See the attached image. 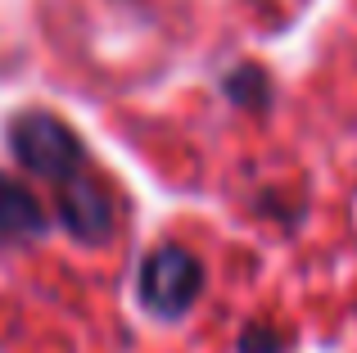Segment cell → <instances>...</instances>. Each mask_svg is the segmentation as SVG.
<instances>
[{
  "label": "cell",
  "mask_w": 357,
  "mask_h": 353,
  "mask_svg": "<svg viewBox=\"0 0 357 353\" xmlns=\"http://www.w3.org/2000/svg\"><path fill=\"white\" fill-rule=\"evenodd\" d=\"M199 285H204L199 258L176 249V245L149 254L145 267H140V299H145V308H154L158 317H181L195 303Z\"/></svg>",
  "instance_id": "obj_2"
},
{
  "label": "cell",
  "mask_w": 357,
  "mask_h": 353,
  "mask_svg": "<svg viewBox=\"0 0 357 353\" xmlns=\"http://www.w3.org/2000/svg\"><path fill=\"white\" fill-rule=\"evenodd\" d=\"M54 190H59V218H63V227H68L77 240L100 245V240L114 231V195H109V186L100 181L96 172L82 168L77 176H68V181L54 186Z\"/></svg>",
  "instance_id": "obj_3"
},
{
  "label": "cell",
  "mask_w": 357,
  "mask_h": 353,
  "mask_svg": "<svg viewBox=\"0 0 357 353\" xmlns=\"http://www.w3.org/2000/svg\"><path fill=\"white\" fill-rule=\"evenodd\" d=\"M0 231L9 240H32L45 231V213L36 204V195L27 186L9 181V176H0Z\"/></svg>",
  "instance_id": "obj_4"
},
{
  "label": "cell",
  "mask_w": 357,
  "mask_h": 353,
  "mask_svg": "<svg viewBox=\"0 0 357 353\" xmlns=\"http://www.w3.org/2000/svg\"><path fill=\"white\" fill-rule=\"evenodd\" d=\"M9 145H14V159L23 168H32L36 176L63 186L68 176H77L86 168V150L82 141L59 123L54 114H23L9 127Z\"/></svg>",
  "instance_id": "obj_1"
}]
</instances>
